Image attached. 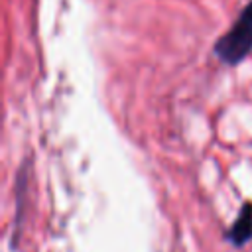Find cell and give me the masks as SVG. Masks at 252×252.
Instances as JSON below:
<instances>
[{
    "mask_svg": "<svg viewBox=\"0 0 252 252\" xmlns=\"http://www.w3.org/2000/svg\"><path fill=\"white\" fill-rule=\"evenodd\" d=\"M252 51V2L244 6L230 30L215 43V55L226 65H238Z\"/></svg>",
    "mask_w": 252,
    "mask_h": 252,
    "instance_id": "cell-1",
    "label": "cell"
},
{
    "mask_svg": "<svg viewBox=\"0 0 252 252\" xmlns=\"http://www.w3.org/2000/svg\"><path fill=\"white\" fill-rule=\"evenodd\" d=\"M234 246H242L252 238V203H244L240 209V215L230 224V228L224 234Z\"/></svg>",
    "mask_w": 252,
    "mask_h": 252,
    "instance_id": "cell-2",
    "label": "cell"
}]
</instances>
